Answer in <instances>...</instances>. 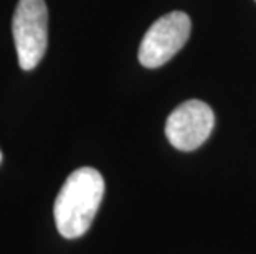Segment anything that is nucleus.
<instances>
[{
	"label": "nucleus",
	"mask_w": 256,
	"mask_h": 254,
	"mask_svg": "<svg viewBox=\"0 0 256 254\" xmlns=\"http://www.w3.org/2000/svg\"><path fill=\"white\" fill-rule=\"evenodd\" d=\"M104 197V178L96 169L81 167L70 174L58 192L53 215L58 233L66 240L83 236Z\"/></svg>",
	"instance_id": "1"
},
{
	"label": "nucleus",
	"mask_w": 256,
	"mask_h": 254,
	"mask_svg": "<svg viewBox=\"0 0 256 254\" xmlns=\"http://www.w3.org/2000/svg\"><path fill=\"white\" fill-rule=\"evenodd\" d=\"M12 33L18 64L34 69L48 46V8L45 0H18L12 20Z\"/></svg>",
	"instance_id": "2"
},
{
	"label": "nucleus",
	"mask_w": 256,
	"mask_h": 254,
	"mask_svg": "<svg viewBox=\"0 0 256 254\" xmlns=\"http://www.w3.org/2000/svg\"><path fill=\"white\" fill-rule=\"evenodd\" d=\"M192 21L185 12L176 10L156 20L146 31L139 46V61L144 68H159L182 50L190 38Z\"/></svg>",
	"instance_id": "3"
},
{
	"label": "nucleus",
	"mask_w": 256,
	"mask_h": 254,
	"mask_svg": "<svg viewBox=\"0 0 256 254\" xmlns=\"http://www.w3.org/2000/svg\"><path fill=\"white\" fill-rule=\"evenodd\" d=\"M215 114L204 101H185L167 119L166 136L174 147L182 152L198 149L210 137Z\"/></svg>",
	"instance_id": "4"
},
{
	"label": "nucleus",
	"mask_w": 256,
	"mask_h": 254,
	"mask_svg": "<svg viewBox=\"0 0 256 254\" xmlns=\"http://www.w3.org/2000/svg\"><path fill=\"white\" fill-rule=\"evenodd\" d=\"M0 162H2V152H0Z\"/></svg>",
	"instance_id": "5"
}]
</instances>
